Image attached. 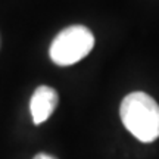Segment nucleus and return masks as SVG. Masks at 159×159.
<instances>
[{
  "mask_svg": "<svg viewBox=\"0 0 159 159\" xmlns=\"http://www.w3.org/2000/svg\"><path fill=\"white\" fill-rule=\"evenodd\" d=\"M119 115L122 124L143 143H152L159 137V105L143 91H134L124 97Z\"/></svg>",
  "mask_w": 159,
  "mask_h": 159,
  "instance_id": "nucleus-1",
  "label": "nucleus"
},
{
  "mask_svg": "<svg viewBox=\"0 0 159 159\" xmlns=\"http://www.w3.org/2000/svg\"><path fill=\"white\" fill-rule=\"evenodd\" d=\"M94 35L84 25H71L62 30L50 44V59L59 66L74 65L91 52Z\"/></svg>",
  "mask_w": 159,
  "mask_h": 159,
  "instance_id": "nucleus-2",
  "label": "nucleus"
},
{
  "mask_svg": "<svg viewBox=\"0 0 159 159\" xmlns=\"http://www.w3.org/2000/svg\"><path fill=\"white\" fill-rule=\"evenodd\" d=\"M57 102H59V97L55 89H52L49 85L37 87L30 102V111H31L34 124H41L47 121L57 106Z\"/></svg>",
  "mask_w": 159,
  "mask_h": 159,
  "instance_id": "nucleus-3",
  "label": "nucleus"
},
{
  "mask_svg": "<svg viewBox=\"0 0 159 159\" xmlns=\"http://www.w3.org/2000/svg\"><path fill=\"white\" fill-rule=\"evenodd\" d=\"M34 159H55L53 156H50V155H46V153H39L37 156H35Z\"/></svg>",
  "mask_w": 159,
  "mask_h": 159,
  "instance_id": "nucleus-4",
  "label": "nucleus"
}]
</instances>
